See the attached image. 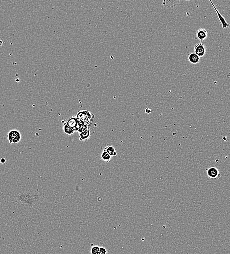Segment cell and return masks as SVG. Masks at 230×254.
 Wrapping results in <instances>:
<instances>
[{
	"mask_svg": "<svg viewBox=\"0 0 230 254\" xmlns=\"http://www.w3.org/2000/svg\"><path fill=\"white\" fill-rule=\"evenodd\" d=\"M76 117L83 123L90 127L94 119V115L89 111L82 110L78 112Z\"/></svg>",
	"mask_w": 230,
	"mask_h": 254,
	"instance_id": "6da1fadb",
	"label": "cell"
},
{
	"mask_svg": "<svg viewBox=\"0 0 230 254\" xmlns=\"http://www.w3.org/2000/svg\"><path fill=\"white\" fill-rule=\"evenodd\" d=\"M67 124L75 132L76 131L79 132L84 124L78 119L76 116H73L68 120Z\"/></svg>",
	"mask_w": 230,
	"mask_h": 254,
	"instance_id": "7a4b0ae2",
	"label": "cell"
},
{
	"mask_svg": "<svg viewBox=\"0 0 230 254\" xmlns=\"http://www.w3.org/2000/svg\"><path fill=\"white\" fill-rule=\"evenodd\" d=\"M79 133V139L82 141H84L88 139L91 136L90 127L84 124L82 127Z\"/></svg>",
	"mask_w": 230,
	"mask_h": 254,
	"instance_id": "3957f363",
	"label": "cell"
},
{
	"mask_svg": "<svg viewBox=\"0 0 230 254\" xmlns=\"http://www.w3.org/2000/svg\"><path fill=\"white\" fill-rule=\"evenodd\" d=\"M8 138L10 143L16 144L20 141L21 136L17 131H11L8 135Z\"/></svg>",
	"mask_w": 230,
	"mask_h": 254,
	"instance_id": "277c9868",
	"label": "cell"
},
{
	"mask_svg": "<svg viewBox=\"0 0 230 254\" xmlns=\"http://www.w3.org/2000/svg\"><path fill=\"white\" fill-rule=\"evenodd\" d=\"M206 52V48L205 45L202 44V42L200 41L199 44H197L194 47V53L196 54L199 57H203Z\"/></svg>",
	"mask_w": 230,
	"mask_h": 254,
	"instance_id": "5b68a950",
	"label": "cell"
},
{
	"mask_svg": "<svg viewBox=\"0 0 230 254\" xmlns=\"http://www.w3.org/2000/svg\"><path fill=\"white\" fill-rule=\"evenodd\" d=\"M210 2L211 3V5L213 6V8H214V9L215 10V12H216V14H217V16H218V19H219V21H220V22H221V24L222 25V27L223 29H228V27H229V24L225 20V18H224L222 16L221 14H220V13H219V11L217 9H216V7H215V5H214V3H213V2L211 1H210Z\"/></svg>",
	"mask_w": 230,
	"mask_h": 254,
	"instance_id": "8992f818",
	"label": "cell"
},
{
	"mask_svg": "<svg viewBox=\"0 0 230 254\" xmlns=\"http://www.w3.org/2000/svg\"><path fill=\"white\" fill-rule=\"evenodd\" d=\"M207 175L211 179H216L221 177L219 170L215 167H211L207 170Z\"/></svg>",
	"mask_w": 230,
	"mask_h": 254,
	"instance_id": "52a82bcc",
	"label": "cell"
},
{
	"mask_svg": "<svg viewBox=\"0 0 230 254\" xmlns=\"http://www.w3.org/2000/svg\"><path fill=\"white\" fill-rule=\"evenodd\" d=\"M208 36V33L204 29H200L197 31V37L200 41L202 42L206 39Z\"/></svg>",
	"mask_w": 230,
	"mask_h": 254,
	"instance_id": "ba28073f",
	"label": "cell"
},
{
	"mask_svg": "<svg viewBox=\"0 0 230 254\" xmlns=\"http://www.w3.org/2000/svg\"><path fill=\"white\" fill-rule=\"evenodd\" d=\"M180 3V1L176 0H165L163 2V5L165 8L173 9L175 8Z\"/></svg>",
	"mask_w": 230,
	"mask_h": 254,
	"instance_id": "9c48e42d",
	"label": "cell"
},
{
	"mask_svg": "<svg viewBox=\"0 0 230 254\" xmlns=\"http://www.w3.org/2000/svg\"><path fill=\"white\" fill-rule=\"evenodd\" d=\"M188 60L192 64H197L200 61V58L194 53H190L188 55Z\"/></svg>",
	"mask_w": 230,
	"mask_h": 254,
	"instance_id": "30bf717a",
	"label": "cell"
},
{
	"mask_svg": "<svg viewBox=\"0 0 230 254\" xmlns=\"http://www.w3.org/2000/svg\"><path fill=\"white\" fill-rule=\"evenodd\" d=\"M104 149L111 156V157H116L117 156L116 150L113 146H107Z\"/></svg>",
	"mask_w": 230,
	"mask_h": 254,
	"instance_id": "8fae6325",
	"label": "cell"
},
{
	"mask_svg": "<svg viewBox=\"0 0 230 254\" xmlns=\"http://www.w3.org/2000/svg\"><path fill=\"white\" fill-rule=\"evenodd\" d=\"M101 158L103 161L105 162H109L111 160V156L104 149L101 153Z\"/></svg>",
	"mask_w": 230,
	"mask_h": 254,
	"instance_id": "7c38bea8",
	"label": "cell"
},
{
	"mask_svg": "<svg viewBox=\"0 0 230 254\" xmlns=\"http://www.w3.org/2000/svg\"><path fill=\"white\" fill-rule=\"evenodd\" d=\"M63 130H64V132L68 135H73L75 132V131L73 130L70 127H69L67 124L64 125V127H63Z\"/></svg>",
	"mask_w": 230,
	"mask_h": 254,
	"instance_id": "4fadbf2b",
	"label": "cell"
},
{
	"mask_svg": "<svg viewBox=\"0 0 230 254\" xmlns=\"http://www.w3.org/2000/svg\"><path fill=\"white\" fill-rule=\"evenodd\" d=\"M100 247L98 245H95L92 247L91 249V254H99V252Z\"/></svg>",
	"mask_w": 230,
	"mask_h": 254,
	"instance_id": "5bb4252c",
	"label": "cell"
},
{
	"mask_svg": "<svg viewBox=\"0 0 230 254\" xmlns=\"http://www.w3.org/2000/svg\"><path fill=\"white\" fill-rule=\"evenodd\" d=\"M108 251L106 248L104 247H100L99 254H107Z\"/></svg>",
	"mask_w": 230,
	"mask_h": 254,
	"instance_id": "9a60e30c",
	"label": "cell"
},
{
	"mask_svg": "<svg viewBox=\"0 0 230 254\" xmlns=\"http://www.w3.org/2000/svg\"><path fill=\"white\" fill-rule=\"evenodd\" d=\"M145 112L146 113H148V114H150V113L152 112V110L149 109V108H147L145 109Z\"/></svg>",
	"mask_w": 230,
	"mask_h": 254,
	"instance_id": "2e32d148",
	"label": "cell"
},
{
	"mask_svg": "<svg viewBox=\"0 0 230 254\" xmlns=\"http://www.w3.org/2000/svg\"><path fill=\"white\" fill-rule=\"evenodd\" d=\"M5 159H4V158H2L1 160V163H4L5 162Z\"/></svg>",
	"mask_w": 230,
	"mask_h": 254,
	"instance_id": "e0dca14e",
	"label": "cell"
},
{
	"mask_svg": "<svg viewBox=\"0 0 230 254\" xmlns=\"http://www.w3.org/2000/svg\"><path fill=\"white\" fill-rule=\"evenodd\" d=\"M3 41H2V40H1V39H0V47H1V46H2V45H3Z\"/></svg>",
	"mask_w": 230,
	"mask_h": 254,
	"instance_id": "ac0fdd59",
	"label": "cell"
},
{
	"mask_svg": "<svg viewBox=\"0 0 230 254\" xmlns=\"http://www.w3.org/2000/svg\"><path fill=\"white\" fill-rule=\"evenodd\" d=\"M222 139L223 140H224V141H226L227 139V136H224L223 137Z\"/></svg>",
	"mask_w": 230,
	"mask_h": 254,
	"instance_id": "d6986e66",
	"label": "cell"
}]
</instances>
